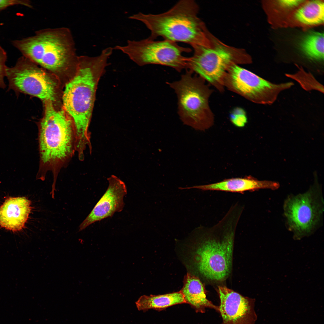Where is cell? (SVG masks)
<instances>
[{
  "mask_svg": "<svg viewBox=\"0 0 324 324\" xmlns=\"http://www.w3.org/2000/svg\"><path fill=\"white\" fill-rule=\"evenodd\" d=\"M110 51L104 49L99 56L78 57L75 75L65 85L62 95L63 109L72 119L79 150L89 145L88 128L97 86L108 65Z\"/></svg>",
  "mask_w": 324,
  "mask_h": 324,
  "instance_id": "obj_1",
  "label": "cell"
},
{
  "mask_svg": "<svg viewBox=\"0 0 324 324\" xmlns=\"http://www.w3.org/2000/svg\"><path fill=\"white\" fill-rule=\"evenodd\" d=\"M44 103V113L39 127L40 162L36 178L44 181L51 172L54 190L59 172L76 152V134L72 119L63 109H56L50 101Z\"/></svg>",
  "mask_w": 324,
  "mask_h": 324,
  "instance_id": "obj_2",
  "label": "cell"
},
{
  "mask_svg": "<svg viewBox=\"0 0 324 324\" xmlns=\"http://www.w3.org/2000/svg\"><path fill=\"white\" fill-rule=\"evenodd\" d=\"M199 8L193 0H181L166 12L145 14L139 12L129 17L143 23L151 32L148 38L166 40L195 46L210 44V32L198 16Z\"/></svg>",
  "mask_w": 324,
  "mask_h": 324,
  "instance_id": "obj_3",
  "label": "cell"
},
{
  "mask_svg": "<svg viewBox=\"0 0 324 324\" xmlns=\"http://www.w3.org/2000/svg\"><path fill=\"white\" fill-rule=\"evenodd\" d=\"M240 216L228 211L217 224L205 227L206 233L203 227L205 236L203 234L201 237L193 258L197 270L205 278L222 280L230 273L235 233Z\"/></svg>",
  "mask_w": 324,
  "mask_h": 324,
  "instance_id": "obj_4",
  "label": "cell"
},
{
  "mask_svg": "<svg viewBox=\"0 0 324 324\" xmlns=\"http://www.w3.org/2000/svg\"><path fill=\"white\" fill-rule=\"evenodd\" d=\"M12 44L22 56L52 72L76 68L78 56L72 33L67 28L41 29Z\"/></svg>",
  "mask_w": 324,
  "mask_h": 324,
  "instance_id": "obj_5",
  "label": "cell"
},
{
  "mask_svg": "<svg viewBox=\"0 0 324 324\" xmlns=\"http://www.w3.org/2000/svg\"><path fill=\"white\" fill-rule=\"evenodd\" d=\"M209 38V45L193 47L194 52L188 57L186 69L222 91L223 80L230 67L234 64H250L252 59L244 49L227 45L211 32Z\"/></svg>",
  "mask_w": 324,
  "mask_h": 324,
  "instance_id": "obj_6",
  "label": "cell"
},
{
  "mask_svg": "<svg viewBox=\"0 0 324 324\" xmlns=\"http://www.w3.org/2000/svg\"><path fill=\"white\" fill-rule=\"evenodd\" d=\"M187 70L180 79L167 82L178 99V113L183 124L205 131L213 124L214 117L209 105L212 91L200 76Z\"/></svg>",
  "mask_w": 324,
  "mask_h": 324,
  "instance_id": "obj_7",
  "label": "cell"
},
{
  "mask_svg": "<svg viewBox=\"0 0 324 324\" xmlns=\"http://www.w3.org/2000/svg\"><path fill=\"white\" fill-rule=\"evenodd\" d=\"M284 215L288 230L300 240L312 235L321 226L324 200L321 186L315 183L306 191L289 195L284 201Z\"/></svg>",
  "mask_w": 324,
  "mask_h": 324,
  "instance_id": "obj_8",
  "label": "cell"
},
{
  "mask_svg": "<svg viewBox=\"0 0 324 324\" xmlns=\"http://www.w3.org/2000/svg\"><path fill=\"white\" fill-rule=\"evenodd\" d=\"M113 48L127 55L139 66L158 64L172 68L179 72L186 67L188 57L182 54L191 51V49L181 46L176 42L164 39L155 41L148 38L137 41L128 40L126 45Z\"/></svg>",
  "mask_w": 324,
  "mask_h": 324,
  "instance_id": "obj_9",
  "label": "cell"
},
{
  "mask_svg": "<svg viewBox=\"0 0 324 324\" xmlns=\"http://www.w3.org/2000/svg\"><path fill=\"white\" fill-rule=\"evenodd\" d=\"M9 90L16 94L23 93L37 97L44 102L55 101L57 84L48 74L36 64L22 56L15 65L7 67L6 75Z\"/></svg>",
  "mask_w": 324,
  "mask_h": 324,
  "instance_id": "obj_10",
  "label": "cell"
},
{
  "mask_svg": "<svg viewBox=\"0 0 324 324\" xmlns=\"http://www.w3.org/2000/svg\"><path fill=\"white\" fill-rule=\"evenodd\" d=\"M224 87L255 103L271 104L282 91L293 85L292 82L274 84L237 64H233L224 77Z\"/></svg>",
  "mask_w": 324,
  "mask_h": 324,
  "instance_id": "obj_11",
  "label": "cell"
},
{
  "mask_svg": "<svg viewBox=\"0 0 324 324\" xmlns=\"http://www.w3.org/2000/svg\"><path fill=\"white\" fill-rule=\"evenodd\" d=\"M220 324H254L257 320L255 302L225 286H218Z\"/></svg>",
  "mask_w": 324,
  "mask_h": 324,
  "instance_id": "obj_12",
  "label": "cell"
},
{
  "mask_svg": "<svg viewBox=\"0 0 324 324\" xmlns=\"http://www.w3.org/2000/svg\"><path fill=\"white\" fill-rule=\"evenodd\" d=\"M108 180L109 185L106 191L80 224L79 231L122 210L124 205V198L127 192L126 186L123 181L114 176L109 178Z\"/></svg>",
  "mask_w": 324,
  "mask_h": 324,
  "instance_id": "obj_13",
  "label": "cell"
},
{
  "mask_svg": "<svg viewBox=\"0 0 324 324\" xmlns=\"http://www.w3.org/2000/svg\"><path fill=\"white\" fill-rule=\"evenodd\" d=\"M31 204L25 197L6 199L0 207V226L13 232L22 230L31 212Z\"/></svg>",
  "mask_w": 324,
  "mask_h": 324,
  "instance_id": "obj_14",
  "label": "cell"
},
{
  "mask_svg": "<svg viewBox=\"0 0 324 324\" xmlns=\"http://www.w3.org/2000/svg\"><path fill=\"white\" fill-rule=\"evenodd\" d=\"M278 182L268 180H259L250 176L244 178L225 179L220 182L208 184L184 187V189H197L202 190H217L239 193L254 191L260 189H278Z\"/></svg>",
  "mask_w": 324,
  "mask_h": 324,
  "instance_id": "obj_15",
  "label": "cell"
},
{
  "mask_svg": "<svg viewBox=\"0 0 324 324\" xmlns=\"http://www.w3.org/2000/svg\"><path fill=\"white\" fill-rule=\"evenodd\" d=\"M185 303L189 304L196 312H205L206 308L219 312V307L213 304L206 297L205 288L197 277L188 273L185 276L183 286L181 290Z\"/></svg>",
  "mask_w": 324,
  "mask_h": 324,
  "instance_id": "obj_16",
  "label": "cell"
},
{
  "mask_svg": "<svg viewBox=\"0 0 324 324\" xmlns=\"http://www.w3.org/2000/svg\"><path fill=\"white\" fill-rule=\"evenodd\" d=\"M323 1H304L293 12V20L302 26H313L324 23Z\"/></svg>",
  "mask_w": 324,
  "mask_h": 324,
  "instance_id": "obj_17",
  "label": "cell"
},
{
  "mask_svg": "<svg viewBox=\"0 0 324 324\" xmlns=\"http://www.w3.org/2000/svg\"><path fill=\"white\" fill-rule=\"evenodd\" d=\"M185 303L181 290L163 295H143L135 302L138 310L143 311L150 309L160 311L172 306Z\"/></svg>",
  "mask_w": 324,
  "mask_h": 324,
  "instance_id": "obj_18",
  "label": "cell"
},
{
  "mask_svg": "<svg viewBox=\"0 0 324 324\" xmlns=\"http://www.w3.org/2000/svg\"><path fill=\"white\" fill-rule=\"evenodd\" d=\"M324 34L311 31L305 35L300 43V48L307 57L312 60L324 59Z\"/></svg>",
  "mask_w": 324,
  "mask_h": 324,
  "instance_id": "obj_19",
  "label": "cell"
},
{
  "mask_svg": "<svg viewBox=\"0 0 324 324\" xmlns=\"http://www.w3.org/2000/svg\"><path fill=\"white\" fill-rule=\"evenodd\" d=\"M288 77L292 78L298 82L305 89H314L323 92V86H322L310 73L301 69L298 72L294 74H287Z\"/></svg>",
  "mask_w": 324,
  "mask_h": 324,
  "instance_id": "obj_20",
  "label": "cell"
},
{
  "mask_svg": "<svg viewBox=\"0 0 324 324\" xmlns=\"http://www.w3.org/2000/svg\"><path fill=\"white\" fill-rule=\"evenodd\" d=\"M7 59L6 52L0 45V88L3 89H4L6 87L4 78L6 75L7 66L6 65V62Z\"/></svg>",
  "mask_w": 324,
  "mask_h": 324,
  "instance_id": "obj_21",
  "label": "cell"
},
{
  "mask_svg": "<svg viewBox=\"0 0 324 324\" xmlns=\"http://www.w3.org/2000/svg\"><path fill=\"white\" fill-rule=\"evenodd\" d=\"M230 119L233 124L236 126L242 127L247 122V118L244 111L241 109H235L233 113L231 115Z\"/></svg>",
  "mask_w": 324,
  "mask_h": 324,
  "instance_id": "obj_22",
  "label": "cell"
},
{
  "mask_svg": "<svg viewBox=\"0 0 324 324\" xmlns=\"http://www.w3.org/2000/svg\"><path fill=\"white\" fill-rule=\"evenodd\" d=\"M21 5L32 8L30 2L28 0H0V11L14 5Z\"/></svg>",
  "mask_w": 324,
  "mask_h": 324,
  "instance_id": "obj_23",
  "label": "cell"
}]
</instances>
